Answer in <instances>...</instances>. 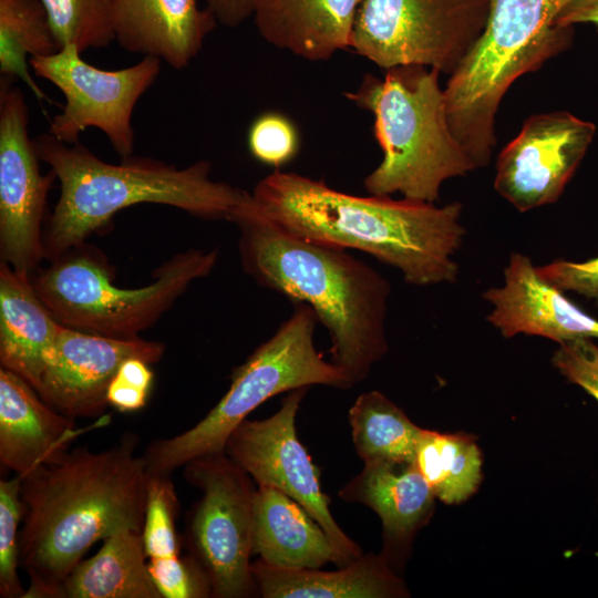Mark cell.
<instances>
[{
    "mask_svg": "<svg viewBox=\"0 0 598 598\" xmlns=\"http://www.w3.org/2000/svg\"><path fill=\"white\" fill-rule=\"evenodd\" d=\"M251 206L285 231L309 241L364 251L396 268L405 282H454V256L466 229L463 206L390 196H355L324 182L275 171L249 193Z\"/></svg>",
    "mask_w": 598,
    "mask_h": 598,
    "instance_id": "6da1fadb",
    "label": "cell"
},
{
    "mask_svg": "<svg viewBox=\"0 0 598 598\" xmlns=\"http://www.w3.org/2000/svg\"><path fill=\"white\" fill-rule=\"evenodd\" d=\"M137 444L135 434H126L107 450L66 451L21 476L19 553L29 577L23 598H60L93 544L123 529L142 533L150 474Z\"/></svg>",
    "mask_w": 598,
    "mask_h": 598,
    "instance_id": "7a4b0ae2",
    "label": "cell"
},
{
    "mask_svg": "<svg viewBox=\"0 0 598 598\" xmlns=\"http://www.w3.org/2000/svg\"><path fill=\"white\" fill-rule=\"evenodd\" d=\"M245 272L258 285L308 305L327 328L331 362L352 384L388 352L389 281L347 252L291 235L257 212L249 192L230 220Z\"/></svg>",
    "mask_w": 598,
    "mask_h": 598,
    "instance_id": "3957f363",
    "label": "cell"
},
{
    "mask_svg": "<svg viewBox=\"0 0 598 598\" xmlns=\"http://www.w3.org/2000/svg\"><path fill=\"white\" fill-rule=\"evenodd\" d=\"M32 140L39 159L54 172L61 188L43 233L49 260L83 244L133 205L161 204L203 219L230 220L247 193L212 178L207 161L179 168L148 156H130L113 164L80 142L68 144L49 132Z\"/></svg>",
    "mask_w": 598,
    "mask_h": 598,
    "instance_id": "277c9868",
    "label": "cell"
},
{
    "mask_svg": "<svg viewBox=\"0 0 598 598\" xmlns=\"http://www.w3.org/2000/svg\"><path fill=\"white\" fill-rule=\"evenodd\" d=\"M440 73L423 65H399L385 70L383 79L365 74L355 91L344 93L374 116L383 158L363 181L370 195L399 193L435 204L445 181L476 168L450 128Z\"/></svg>",
    "mask_w": 598,
    "mask_h": 598,
    "instance_id": "5b68a950",
    "label": "cell"
},
{
    "mask_svg": "<svg viewBox=\"0 0 598 598\" xmlns=\"http://www.w3.org/2000/svg\"><path fill=\"white\" fill-rule=\"evenodd\" d=\"M571 0H491L485 28L444 87L450 128L476 168L496 145L495 118L511 85L569 49L574 27H558Z\"/></svg>",
    "mask_w": 598,
    "mask_h": 598,
    "instance_id": "8992f818",
    "label": "cell"
},
{
    "mask_svg": "<svg viewBox=\"0 0 598 598\" xmlns=\"http://www.w3.org/2000/svg\"><path fill=\"white\" fill-rule=\"evenodd\" d=\"M217 259L216 248L188 249L163 262L150 285L124 289L114 286L106 257L83 243L51 260L31 281L62 326L131 339L153 326L193 281L208 276Z\"/></svg>",
    "mask_w": 598,
    "mask_h": 598,
    "instance_id": "52a82bcc",
    "label": "cell"
},
{
    "mask_svg": "<svg viewBox=\"0 0 598 598\" xmlns=\"http://www.w3.org/2000/svg\"><path fill=\"white\" fill-rule=\"evenodd\" d=\"M318 321L306 303H295L291 316L271 338L235 368L226 394L189 430L151 443L143 454L148 474L171 475L190 461L225 452L231 432L268 399L311 385L349 389L346 373L316 350Z\"/></svg>",
    "mask_w": 598,
    "mask_h": 598,
    "instance_id": "ba28073f",
    "label": "cell"
},
{
    "mask_svg": "<svg viewBox=\"0 0 598 598\" xmlns=\"http://www.w3.org/2000/svg\"><path fill=\"white\" fill-rule=\"evenodd\" d=\"M491 0H361L350 49L378 66L452 74L482 34Z\"/></svg>",
    "mask_w": 598,
    "mask_h": 598,
    "instance_id": "9c48e42d",
    "label": "cell"
},
{
    "mask_svg": "<svg viewBox=\"0 0 598 598\" xmlns=\"http://www.w3.org/2000/svg\"><path fill=\"white\" fill-rule=\"evenodd\" d=\"M184 475L203 492L189 514L187 544L208 577L210 597L255 596L251 477L226 452L190 461Z\"/></svg>",
    "mask_w": 598,
    "mask_h": 598,
    "instance_id": "30bf717a",
    "label": "cell"
},
{
    "mask_svg": "<svg viewBox=\"0 0 598 598\" xmlns=\"http://www.w3.org/2000/svg\"><path fill=\"white\" fill-rule=\"evenodd\" d=\"M29 63L35 75L51 82L65 99L61 113L50 122L49 133L73 144L82 132L94 127L104 133L121 158L132 156V115L158 78L161 60L144 56L127 68L103 70L87 63L75 45L65 44L53 54L29 59Z\"/></svg>",
    "mask_w": 598,
    "mask_h": 598,
    "instance_id": "8fae6325",
    "label": "cell"
},
{
    "mask_svg": "<svg viewBox=\"0 0 598 598\" xmlns=\"http://www.w3.org/2000/svg\"><path fill=\"white\" fill-rule=\"evenodd\" d=\"M307 392L290 391L280 409L261 421H243L229 435L225 452L258 486H270L300 504L322 527L346 565L361 547L337 524L321 491L318 467L296 432V415Z\"/></svg>",
    "mask_w": 598,
    "mask_h": 598,
    "instance_id": "7c38bea8",
    "label": "cell"
},
{
    "mask_svg": "<svg viewBox=\"0 0 598 598\" xmlns=\"http://www.w3.org/2000/svg\"><path fill=\"white\" fill-rule=\"evenodd\" d=\"M14 81H0V252L1 261L31 275L45 258L42 223L56 176L40 171L27 100Z\"/></svg>",
    "mask_w": 598,
    "mask_h": 598,
    "instance_id": "4fadbf2b",
    "label": "cell"
},
{
    "mask_svg": "<svg viewBox=\"0 0 598 598\" xmlns=\"http://www.w3.org/2000/svg\"><path fill=\"white\" fill-rule=\"evenodd\" d=\"M596 133L567 111L529 116L496 161L495 190L525 213L558 200Z\"/></svg>",
    "mask_w": 598,
    "mask_h": 598,
    "instance_id": "5bb4252c",
    "label": "cell"
},
{
    "mask_svg": "<svg viewBox=\"0 0 598 598\" xmlns=\"http://www.w3.org/2000/svg\"><path fill=\"white\" fill-rule=\"evenodd\" d=\"M164 351L162 342L140 337L117 339L62 326L37 392L71 419L99 416L109 405L107 389L121 364L130 358L156 363Z\"/></svg>",
    "mask_w": 598,
    "mask_h": 598,
    "instance_id": "9a60e30c",
    "label": "cell"
},
{
    "mask_svg": "<svg viewBox=\"0 0 598 598\" xmlns=\"http://www.w3.org/2000/svg\"><path fill=\"white\" fill-rule=\"evenodd\" d=\"M483 298L493 306L487 321L505 338L523 333L559 344L577 338L598 339V320L544 280L524 254H511L504 285L487 289Z\"/></svg>",
    "mask_w": 598,
    "mask_h": 598,
    "instance_id": "2e32d148",
    "label": "cell"
},
{
    "mask_svg": "<svg viewBox=\"0 0 598 598\" xmlns=\"http://www.w3.org/2000/svg\"><path fill=\"white\" fill-rule=\"evenodd\" d=\"M84 429L50 406L20 375L0 369V463L24 476L68 450Z\"/></svg>",
    "mask_w": 598,
    "mask_h": 598,
    "instance_id": "e0dca14e",
    "label": "cell"
},
{
    "mask_svg": "<svg viewBox=\"0 0 598 598\" xmlns=\"http://www.w3.org/2000/svg\"><path fill=\"white\" fill-rule=\"evenodd\" d=\"M217 21L197 0H115L114 33L130 53L182 70L200 52Z\"/></svg>",
    "mask_w": 598,
    "mask_h": 598,
    "instance_id": "ac0fdd59",
    "label": "cell"
},
{
    "mask_svg": "<svg viewBox=\"0 0 598 598\" xmlns=\"http://www.w3.org/2000/svg\"><path fill=\"white\" fill-rule=\"evenodd\" d=\"M363 504L381 518L384 549L390 563L403 557L414 534L429 520L435 495L414 462H370L338 493Z\"/></svg>",
    "mask_w": 598,
    "mask_h": 598,
    "instance_id": "d6986e66",
    "label": "cell"
},
{
    "mask_svg": "<svg viewBox=\"0 0 598 598\" xmlns=\"http://www.w3.org/2000/svg\"><path fill=\"white\" fill-rule=\"evenodd\" d=\"M62 324L39 298L31 275L0 264V363L35 391Z\"/></svg>",
    "mask_w": 598,
    "mask_h": 598,
    "instance_id": "ffe728a7",
    "label": "cell"
},
{
    "mask_svg": "<svg viewBox=\"0 0 598 598\" xmlns=\"http://www.w3.org/2000/svg\"><path fill=\"white\" fill-rule=\"evenodd\" d=\"M361 0H257L254 22L261 38L309 61L350 48Z\"/></svg>",
    "mask_w": 598,
    "mask_h": 598,
    "instance_id": "44dd1931",
    "label": "cell"
},
{
    "mask_svg": "<svg viewBox=\"0 0 598 598\" xmlns=\"http://www.w3.org/2000/svg\"><path fill=\"white\" fill-rule=\"evenodd\" d=\"M252 554L285 569L346 564L330 538L295 499L270 486H258L252 502Z\"/></svg>",
    "mask_w": 598,
    "mask_h": 598,
    "instance_id": "7402d4cb",
    "label": "cell"
},
{
    "mask_svg": "<svg viewBox=\"0 0 598 598\" xmlns=\"http://www.w3.org/2000/svg\"><path fill=\"white\" fill-rule=\"evenodd\" d=\"M258 592L264 598H391L406 597L405 584L384 556L361 555L338 570L285 569L261 559L251 564Z\"/></svg>",
    "mask_w": 598,
    "mask_h": 598,
    "instance_id": "603a6c76",
    "label": "cell"
},
{
    "mask_svg": "<svg viewBox=\"0 0 598 598\" xmlns=\"http://www.w3.org/2000/svg\"><path fill=\"white\" fill-rule=\"evenodd\" d=\"M146 559L142 533L120 530L75 566L62 584L60 598H162Z\"/></svg>",
    "mask_w": 598,
    "mask_h": 598,
    "instance_id": "cb8c5ba5",
    "label": "cell"
},
{
    "mask_svg": "<svg viewBox=\"0 0 598 598\" xmlns=\"http://www.w3.org/2000/svg\"><path fill=\"white\" fill-rule=\"evenodd\" d=\"M352 441L364 463L414 462L424 429L379 391L360 394L349 410Z\"/></svg>",
    "mask_w": 598,
    "mask_h": 598,
    "instance_id": "d4e9b609",
    "label": "cell"
},
{
    "mask_svg": "<svg viewBox=\"0 0 598 598\" xmlns=\"http://www.w3.org/2000/svg\"><path fill=\"white\" fill-rule=\"evenodd\" d=\"M415 463L435 497L458 504L474 494L482 478V456L466 434L423 430Z\"/></svg>",
    "mask_w": 598,
    "mask_h": 598,
    "instance_id": "484cf974",
    "label": "cell"
},
{
    "mask_svg": "<svg viewBox=\"0 0 598 598\" xmlns=\"http://www.w3.org/2000/svg\"><path fill=\"white\" fill-rule=\"evenodd\" d=\"M60 48L41 0H0L1 76L22 80L44 99L29 72L28 58L50 55Z\"/></svg>",
    "mask_w": 598,
    "mask_h": 598,
    "instance_id": "4316f807",
    "label": "cell"
},
{
    "mask_svg": "<svg viewBox=\"0 0 598 598\" xmlns=\"http://www.w3.org/2000/svg\"><path fill=\"white\" fill-rule=\"evenodd\" d=\"M60 47L75 45L82 53L115 41V0H41Z\"/></svg>",
    "mask_w": 598,
    "mask_h": 598,
    "instance_id": "83f0119b",
    "label": "cell"
},
{
    "mask_svg": "<svg viewBox=\"0 0 598 598\" xmlns=\"http://www.w3.org/2000/svg\"><path fill=\"white\" fill-rule=\"evenodd\" d=\"M178 499L171 475L150 474L142 539L147 559L179 556Z\"/></svg>",
    "mask_w": 598,
    "mask_h": 598,
    "instance_id": "f1b7e54d",
    "label": "cell"
},
{
    "mask_svg": "<svg viewBox=\"0 0 598 598\" xmlns=\"http://www.w3.org/2000/svg\"><path fill=\"white\" fill-rule=\"evenodd\" d=\"M24 514L21 476L0 481V596L23 598L18 576L20 564L18 526Z\"/></svg>",
    "mask_w": 598,
    "mask_h": 598,
    "instance_id": "f546056e",
    "label": "cell"
},
{
    "mask_svg": "<svg viewBox=\"0 0 598 598\" xmlns=\"http://www.w3.org/2000/svg\"><path fill=\"white\" fill-rule=\"evenodd\" d=\"M248 147L259 162L279 168L299 151V135L293 123L277 112H266L251 124Z\"/></svg>",
    "mask_w": 598,
    "mask_h": 598,
    "instance_id": "4dcf8cb0",
    "label": "cell"
},
{
    "mask_svg": "<svg viewBox=\"0 0 598 598\" xmlns=\"http://www.w3.org/2000/svg\"><path fill=\"white\" fill-rule=\"evenodd\" d=\"M148 569L162 598L210 597L208 577L192 555L152 558Z\"/></svg>",
    "mask_w": 598,
    "mask_h": 598,
    "instance_id": "1f68e13d",
    "label": "cell"
},
{
    "mask_svg": "<svg viewBox=\"0 0 598 598\" xmlns=\"http://www.w3.org/2000/svg\"><path fill=\"white\" fill-rule=\"evenodd\" d=\"M553 364L571 383L598 402V346L591 338H577L559 344Z\"/></svg>",
    "mask_w": 598,
    "mask_h": 598,
    "instance_id": "d6a6232c",
    "label": "cell"
},
{
    "mask_svg": "<svg viewBox=\"0 0 598 598\" xmlns=\"http://www.w3.org/2000/svg\"><path fill=\"white\" fill-rule=\"evenodd\" d=\"M150 363L130 358L118 368L107 389V403L121 412H134L145 406L153 384Z\"/></svg>",
    "mask_w": 598,
    "mask_h": 598,
    "instance_id": "836d02e7",
    "label": "cell"
},
{
    "mask_svg": "<svg viewBox=\"0 0 598 598\" xmlns=\"http://www.w3.org/2000/svg\"><path fill=\"white\" fill-rule=\"evenodd\" d=\"M539 276L563 292L574 291L598 305V257L584 262L557 259L537 266Z\"/></svg>",
    "mask_w": 598,
    "mask_h": 598,
    "instance_id": "e575fe53",
    "label": "cell"
},
{
    "mask_svg": "<svg viewBox=\"0 0 598 598\" xmlns=\"http://www.w3.org/2000/svg\"><path fill=\"white\" fill-rule=\"evenodd\" d=\"M217 23L236 28L252 17L257 0H203Z\"/></svg>",
    "mask_w": 598,
    "mask_h": 598,
    "instance_id": "d590c367",
    "label": "cell"
},
{
    "mask_svg": "<svg viewBox=\"0 0 598 598\" xmlns=\"http://www.w3.org/2000/svg\"><path fill=\"white\" fill-rule=\"evenodd\" d=\"M592 24L598 31V0H571L558 14L556 25Z\"/></svg>",
    "mask_w": 598,
    "mask_h": 598,
    "instance_id": "8d00e7d4",
    "label": "cell"
}]
</instances>
